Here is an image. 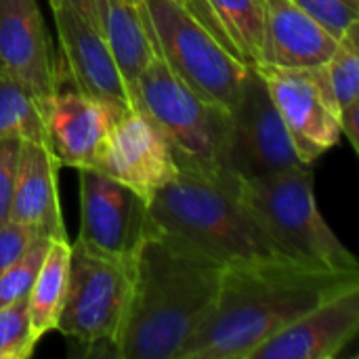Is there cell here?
Returning a JSON list of instances; mask_svg holds the SVG:
<instances>
[{
  "instance_id": "21",
  "label": "cell",
  "mask_w": 359,
  "mask_h": 359,
  "mask_svg": "<svg viewBox=\"0 0 359 359\" xmlns=\"http://www.w3.org/2000/svg\"><path fill=\"white\" fill-rule=\"evenodd\" d=\"M217 21L246 65L259 63L263 0H208Z\"/></svg>"
},
{
  "instance_id": "17",
  "label": "cell",
  "mask_w": 359,
  "mask_h": 359,
  "mask_svg": "<svg viewBox=\"0 0 359 359\" xmlns=\"http://www.w3.org/2000/svg\"><path fill=\"white\" fill-rule=\"evenodd\" d=\"M334 48L337 38L292 0H263L261 65L288 69L322 67Z\"/></svg>"
},
{
  "instance_id": "11",
  "label": "cell",
  "mask_w": 359,
  "mask_h": 359,
  "mask_svg": "<svg viewBox=\"0 0 359 359\" xmlns=\"http://www.w3.org/2000/svg\"><path fill=\"white\" fill-rule=\"evenodd\" d=\"M48 6L72 88L105 103L116 114L135 107L128 84L99 27L72 0H48Z\"/></svg>"
},
{
  "instance_id": "30",
  "label": "cell",
  "mask_w": 359,
  "mask_h": 359,
  "mask_svg": "<svg viewBox=\"0 0 359 359\" xmlns=\"http://www.w3.org/2000/svg\"><path fill=\"white\" fill-rule=\"evenodd\" d=\"M72 2L76 4V8H80L97 25V21H95V0H72Z\"/></svg>"
},
{
  "instance_id": "27",
  "label": "cell",
  "mask_w": 359,
  "mask_h": 359,
  "mask_svg": "<svg viewBox=\"0 0 359 359\" xmlns=\"http://www.w3.org/2000/svg\"><path fill=\"white\" fill-rule=\"evenodd\" d=\"M38 236L32 231V229H27V227H23V225H19V223H13V221H8V223H4L2 227H0V273L36 240Z\"/></svg>"
},
{
  "instance_id": "6",
  "label": "cell",
  "mask_w": 359,
  "mask_h": 359,
  "mask_svg": "<svg viewBox=\"0 0 359 359\" xmlns=\"http://www.w3.org/2000/svg\"><path fill=\"white\" fill-rule=\"evenodd\" d=\"M156 50L196 95L231 111L248 65L181 0H143Z\"/></svg>"
},
{
  "instance_id": "2",
  "label": "cell",
  "mask_w": 359,
  "mask_h": 359,
  "mask_svg": "<svg viewBox=\"0 0 359 359\" xmlns=\"http://www.w3.org/2000/svg\"><path fill=\"white\" fill-rule=\"evenodd\" d=\"M225 265L147 229L135 261L130 299L114 343L122 359H181L210 316Z\"/></svg>"
},
{
  "instance_id": "15",
  "label": "cell",
  "mask_w": 359,
  "mask_h": 359,
  "mask_svg": "<svg viewBox=\"0 0 359 359\" xmlns=\"http://www.w3.org/2000/svg\"><path fill=\"white\" fill-rule=\"evenodd\" d=\"M46 143L59 166L93 168L97 151L118 116L105 103L74 88L40 99Z\"/></svg>"
},
{
  "instance_id": "20",
  "label": "cell",
  "mask_w": 359,
  "mask_h": 359,
  "mask_svg": "<svg viewBox=\"0 0 359 359\" xmlns=\"http://www.w3.org/2000/svg\"><path fill=\"white\" fill-rule=\"evenodd\" d=\"M0 139L44 141L40 101L17 78L0 69Z\"/></svg>"
},
{
  "instance_id": "29",
  "label": "cell",
  "mask_w": 359,
  "mask_h": 359,
  "mask_svg": "<svg viewBox=\"0 0 359 359\" xmlns=\"http://www.w3.org/2000/svg\"><path fill=\"white\" fill-rule=\"evenodd\" d=\"M339 128L353 151H359V101L349 103L339 111Z\"/></svg>"
},
{
  "instance_id": "13",
  "label": "cell",
  "mask_w": 359,
  "mask_h": 359,
  "mask_svg": "<svg viewBox=\"0 0 359 359\" xmlns=\"http://www.w3.org/2000/svg\"><path fill=\"white\" fill-rule=\"evenodd\" d=\"M359 332V284L303 313L267 339L250 359H332Z\"/></svg>"
},
{
  "instance_id": "4",
  "label": "cell",
  "mask_w": 359,
  "mask_h": 359,
  "mask_svg": "<svg viewBox=\"0 0 359 359\" xmlns=\"http://www.w3.org/2000/svg\"><path fill=\"white\" fill-rule=\"evenodd\" d=\"M130 97L160 128L179 170L217 181L238 179L229 166V111L187 88L158 53L135 80Z\"/></svg>"
},
{
  "instance_id": "10",
  "label": "cell",
  "mask_w": 359,
  "mask_h": 359,
  "mask_svg": "<svg viewBox=\"0 0 359 359\" xmlns=\"http://www.w3.org/2000/svg\"><path fill=\"white\" fill-rule=\"evenodd\" d=\"M78 179L80 233L76 242L107 259L133 263L147 233L149 202L97 168H78Z\"/></svg>"
},
{
  "instance_id": "5",
  "label": "cell",
  "mask_w": 359,
  "mask_h": 359,
  "mask_svg": "<svg viewBox=\"0 0 359 359\" xmlns=\"http://www.w3.org/2000/svg\"><path fill=\"white\" fill-rule=\"evenodd\" d=\"M240 198L280 255L332 269H359L322 217L309 166L240 179Z\"/></svg>"
},
{
  "instance_id": "14",
  "label": "cell",
  "mask_w": 359,
  "mask_h": 359,
  "mask_svg": "<svg viewBox=\"0 0 359 359\" xmlns=\"http://www.w3.org/2000/svg\"><path fill=\"white\" fill-rule=\"evenodd\" d=\"M0 69L27 86L38 101L61 88L59 67L36 0H0Z\"/></svg>"
},
{
  "instance_id": "24",
  "label": "cell",
  "mask_w": 359,
  "mask_h": 359,
  "mask_svg": "<svg viewBox=\"0 0 359 359\" xmlns=\"http://www.w3.org/2000/svg\"><path fill=\"white\" fill-rule=\"evenodd\" d=\"M38 341L32 334L27 297L0 309V359H27Z\"/></svg>"
},
{
  "instance_id": "16",
  "label": "cell",
  "mask_w": 359,
  "mask_h": 359,
  "mask_svg": "<svg viewBox=\"0 0 359 359\" xmlns=\"http://www.w3.org/2000/svg\"><path fill=\"white\" fill-rule=\"evenodd\" d=\"M8 221L38 238H67L59 202V162L44 141H21Z\"/></svg>"
},
{
  "instance_id": "25",
  "label": "cell",
  "mask_w": 359,
  "mask_h": 359,
  "mask_svg": "<svg viewBox=\"0 0 359 359\" xmlns=\"http://www.w3.org/2000/svg\"><path fill=\"white\" fill-rule=\"evenodd\" d=\"M337 40L358 21L359 0H292Z\"/></svg>"
},
{
  "instance_id": "18",
  "label": "cell",
  "mask_w": 359,
  "mask_h": 359,
  "mask_svg": "<svg viewBox=\"0 0 359 359\" xmlns=\"http://www.w3.org/2000/svg\"><path fill=\"white\" fill-rule=\"evenodd\" d=\"M95 21L130 90L158 53L143 0H95Z\"/></svg>"
},
{
  "instance_id": "3",
  "label": "cell",
  "mask_w": 359,
  "mask_h": 359,
  "mask_svg": "<svg viewBox=\"0 0 359 359\" xmlns=\"http://www.w3.org/2000/svg\"><path fill=\"white\" fill-rule=\"evenodd\" d=\"M147 229L221 263H242L280 255L240 198V179L217 181L179 170L154 194Z\"/></svg>"
},
{
  "instance_id": "22",
  "label": "cell",
  "mask_w": 359,
  "mask_h": 359,
  "mask_svg": "<svg viewBox=\"0 0 359 359\" xmlns=\"http://www.w3.org/2000/svg\"><path fill=\"white\" fill-rule=\"evenodd\" d=\"M328 86L339 111L359 101V23L355 21L339 40L332 57L324 65Z\"/></svg>"
},
{
  "instance_id": "9",
  "label": "cell",
  "mask_w": 359,
  "mask_h": 359,
  "mask_svg": "<svg viewBox=\"0 0 359 359\" xmlns=\"http://www.w3.org/2000/svg\"><path fill=\"white\" fill-rule=\"evenodd\" d=\"M229 166L238 179L267 177L305 166L299 160L265 80L255 65H248L246 69L240 97L229 111Z\"/></svg>"
},
{
  "instance_id": "1",
  "label": "cell",
  "mask_w": 359,
  "mask_h": 359,
  "mask_svg": "<svg viewBox=\"0 0 359 359\" xmlns=\"http://www.w3.org/2000/svg\"><path fill=\"white\" fill-rule=\"evenodd\" d=\"M355 284L359 269L320 267L284 255L225 265L217 303L181 359H250L267 339Z\"/></svg>"
},
{
  "instance_id": "26",
  "label": "cell",
  "mask_w": 359,
  "mask_h": 359,
  "mask_svg": "<svg viewBox=\"0 0 359 359\" xmlns=\"http://www.w3.org/2000/svg\"><path fill=\"white\" fill-rule=\"evenodd\" d=\"M19 147L21 139H0V227L11 219Z\"/></svg>"
},
{
  "instance_id": "7",
  "label": "cell",
  "mask_w": 359,
  "mask_h": 359,
  "mask_svg": "<svg viewBox=\"0 0 359 359\" xmlns=\"http://www.w3.org/2000/svg\"><path fill=\"white\" fill-rule=\"evenodd\" d=\"M130 284L133 263L107 259L74 242L57 330L82 347L109 345L114 349L128 307Z\"/></svg>"
},
{
  "instance_id": "12",
  "label": "cell",
  "mask_w": 359,
  "mask_h": 359,
  "mask_svg": "<svg viewBox=\"0 0 359 359\" xmlns=\"http://www.w3.org/2000/svg\"><path fill=\"white\" fill-rule=\"evenodd\" d=\"M93 168L135 189L147 202L179 172L160 128L139 107L114 118Z\"/></svg>"
},
{
  "instance_id": "23",
  "label": "cell",
  "mask_w": 359,
  "mask_h": 359,
  "mask_svg": "<svg viewBox=\"0 0 359 359\" xmlns=\"http://www.w3.org/2000/svg\"><path fill=\"white\" fill-rule=\"evenodd\" d=\"M46 238H36L2 273H0V309L25 299L32 290V284L40 271V265L44 261L46 248H48Z\"/></svg>"
},
{
  "instance_id": "19",
  "label": "cell",
  "mask_w": 359,
  "mask_h": 359,
  "mask_svg": "<svg viewBox=\"0 0 359 359\" xmlns=\"http://www.w3.org/2000/svg\"><path fill=\"white\" fill-rule=\"evenodd\" d=\"M69 252H72V242L67 238L50 240L40 271L27 294L32 334L38 343L42 337L57 330L61 309L65 303V292H67Z\"/></svg>"
},
{
  "instance_id": "8",
  "label": "cell",
  "mask_w": 359,
  "mask_h": 359,
  "mask_svg": "<svg viewBox=\"0 0 359 359\" xmlns=\"http://www.w3.org/2000/svg\"><path fill=\"white\" fill-rule=\"evenodd\" d=\"M286 126L292 147L305 166L330 151L339 139V105L326 80L324 65L288 69L255 65Z\"/></svg>"
},
{
  "instance_id": "28",
  "label": "cell",
  "mask_w": 359,
  "mask_h": 359,
  "mask_svg": "<svg viewBox=\"0 0 359 359\" xmlns=\"http://www.w3.org/2000/svg\"><path fill=\"white\" fill-rule=\"evenodd\" d=\"M225 46H229L236 55H238V50L233 48V44H231V40L227 38V34H225V29L221 27V23L217 21V17H215V13H212V8H210V4H208V0H181ZM240 57V55H238Z\"/></svg>"
}]
</instances>
